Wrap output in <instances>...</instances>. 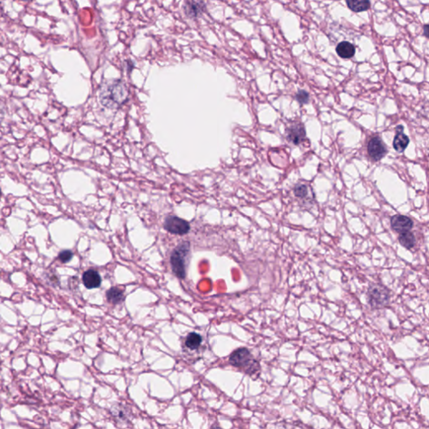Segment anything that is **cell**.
Returning <instances> with one entry per match:
<instances>
[{
    "label": "cell",
    "instance_id": "3957f363",
    "mask_svg": "<svg viewBox=\"0 0 429 429\" xmlns=\"http://www.w3.org/2000/svg\"><path fill=\"white\" fill-rule=\"evenodd\" d=\"M190 251V242H183L173 250L172 253L170 255V264L173 273L179 279L186 278Z\"/></svg>",
    "mask_w": 429,
    "mask_h": 429
},
{
    "label": "cell",
    "instance_id": "7c38bea8",
    "mask_svg": "<svg viewBox=\"0 0 429 429\" xmlns=\"http://www.w3.org/2000/svg\"><path fill=\"white\" fill-rule=\"evenodd\" d=\"M336 53L343 59H350L356 54V47L349 41H342L336 46Z\"/></svg>",
    "mask_w": 429,
    "mask_h": 429
},
{
    "label": "cell",
    "instance_id": "5b68a950",
    "mask_svg": "<svg viewBox=\"0 0 429 429\" xmlns=\"http://www.w3.org/2000/svg\"><path fill=\"white\" fill-rule=\"evenodd\" d=\"M163 228L172 234L182 236L190 232L191 225L184 219L176 215H169L163 221Z\"/></svg>",
    "mask_w": 429,
    "mask_h": 429
},
{
    "label": "cell",
    "instance_id": "9a60e30c",
    "mask_svg": "<svg viewBox=\"0 0 429 429\" xmlns=\"http://www.w3.org/2000/svg\"><path fill=\"white\" fill-rule=\"evenodd\" d=\"M202 343V337L198 333H190L185 338L184 345L191 351H196Z\"/></svg>",
    "mask_w": 429,
    "mask_h": 429
},
{
    "label": "cell",
    "instance_id": "8992f818",
    "mask_svg": "<svg viewBox=\"0 0 429 429\" xmlns=\"http://www.w3.org/2000/svg\"><path fill=\"white\" fill-rule=\"evenodd\" d=\"M367 151L369 156L373 161H379L387 154V149L381 138L375 136L370 139L367 144Z\"/></svg>",
    "mask_w": 429,
    "mask_h": 429
},
{
    "label": "cell",
    "instance_id": "5bb4252c",
    "mask_svg": "<svg viewBox=\"0 0 429 429\" xmlns=\"http://www.w3.org/2000/svg\"><path fill=\"white\" fill-rule=\"evenodd\" d=\"M348 8L356 13L364 12L371 8V2L367 0H348Z\"/></svg>",
    "mask_w": 429,
    "mask_h": 429
},
{
    "label": "cell",
    "instance_id": "ffe728a7",
    "mask_svg": "<svg viewBox=\"0 0 429 429\" xmlns=\"http://www.w3.org/2000/svg\"><path fill=\"white\" fill-rule=\"evenodd\" d=\"M295 98L300 104H307L309 102V94L305 90H299L296 93Z\"/></svg>",
    "mask_w": 429,
    "mask_h": 429
},
{
    "label": "cell",
    "instance_id": "30bf717a",
    "mask_svg": "<svg viewBox=\"0 0 429 429\" xmlns=\"http://www.w3.org/2000/svg\"><path fill=\"white\" fill-rule=\"evenodd\" d=\"M82 283L88 289H93L101 286L102 278L97 271L89 269L82 274Z\"/></svg>",
    "mask_w": 429,
    "mask_h": 429
},
{
    "label": "cell",
    "instance_id": "52a82bcc",
    "mask_svg": "<svg viewBox=\"0 0 429 429\" xmlns=\"http://www.w3.org/2000/svg\"><path fill=\"white\" fill-rule=\"evenodd\" d=\"M413 225V221L408 215L395 214L391 218V227L394 232L399 234L411 232Z\"/></svg>",
    "mask_w": 429,
    "mask_h": 429
},
{
    "label": "cell",
    "instance_id": "6da1fadb",
    "mask_svg": "<svg viewBox=\"0 0 429 429\" xmlns=\"http://www.w3.org/2000/svg\"><path fill=\"white\" fill-rule=\"evenodd\" d=\"M127 85L121 80L106 82L100 90L99 99L103 106L108 108L120 107L128 98Z\"/></svg>",
    "mask_w": 429,
    "mask_h": 429
},
{
    "label": "cell",
    "instance_id": "ba28073f",
    "mask_svg": "<svg viewBox=\"0 0 429 429\" xmlns=\"http://www.w3.org/2000/svg\"><path fill=\"white\" fill-rule=\"evenodd\" d=\"M287 139L289 142L295 145H299L306 139L305 127L304 124H297L288 127L287 130Z\"/></svg>",
    "mask_w": 429,
    "mask_h": 429
},
{
    "label": "cell",
    "instance_id": "277c9868",
    "mask_svg": "<svg viewBox=\"0 0 429 429\" xmlns=\"http://www.w3.org/2000/svg\"><path fill=\"white\" fill-rule=\"evenodd\" d=\"M391 292L382 284H371L367 290V302L372 309H381L390 304Z\"/></svg>",
    "mask_w": 429,
    "mask_h": 429
},
{
    "label": "cell",
    "instance_id": "8fae6325",
    "mask_svg": "<svg viewBox=\"0 0 429 429\" xmlns=\"http://www.w3.org/2000/svg\"><path fill=\"white\" fill-rule=\"evenodd\" d=\"M403 130H404L403 126L398 125L396 128V136L394 137L393 139V148L399 153L404 151L406 148H408L410 142L409 138L403 133Z\"/></svg>",
    "mask_w": 429,
    "mask_h": 429
},
{
    "label": "cell",
    "instance_id": "d6986e66",
    "mask_svg": "<svg viewBox=\"0 0 429 429\" xmlns=\"http://www.w3.org/2000/svg\"><path fill=\"white\" fill-rule=\"evenodd\" d=\"M73 256H74V254L71 250H63L58 254L57 258L61 263L65 264V263H69L70 261L72 259Z\"/></svg>",
    "mask_w": 429,
    "mask_h": 429
},
{
    "label": "cell",
    "instance_id": "7a4b0ae2",
    "mask_svg": "<svg viewBox=\"0 0 429 429\" xmlns=\"http://www.w3.org/2000/svg\"><path fill=\"white\" fill-rule=\"evenodd\" d=\"M229 362L232 366L241 369L251 376L258 375V372H260V364L248 348H239L233 351L229 357Z\"/></svg>",
    "mask_w": 429,
    "mask_h": 429
},
{
    "label": "cell",
    "instance_id": "44dd1931",
    "mask_svg": "<svg viewBox=\"0 0 429 429\" xmlns=\"http://www.w3.org/2000/svg\"><path fill=\"white\" fill-rule=\"evenodd\" d=\"M423 35L426 37H429V25L426 24L423 28Z\"/></svg>",
    "mask_w": 429,
    "mask_h": 429
},
{
    "label": "cell",
    "instance_id": "4fadbf2b",
    "mask_svg": "<svg viewBox=\"0 0 429 429\" xmlns=\"http://www.w3.org/2000/svg\"><path fill=\"white\" fill-rule=\"evenodd\" d=\"M107 299L112 304H119L124 301V294L123 290L117 287H112L107 291Z\"/></svg>",
    "mask_w": 429,
    "mask_h": 429
},
{
    "label": "cell",
    "instance_id": "9c48e42d",
    "mask_svg": "<svg viewBox=\"0 0 429 429\" xmlns=\"http://www.w3.org/2000/svg\"><path fill=\"white\" fill-rule=\"evenodd\" d=\"M206 10V3L202 1H186L184 4V14L190 18H198Z\"/></svg>",
    "mask_w": 429,
    "mask_h": 429
},
{
    "label": "cell",
    "instance_id": "ac0fdd59",
    "mask_svg": "<svg viewBox=\"0 0 429 429\" xmlns=\"http://www.w3.org/2000/svg\"><path fill=\"white\" fill-rule=\"evenodd\" d=\"M293 193L297 198L304 199L308 197V187L305 184H298L293 188Z\"/></svg>",
    "mask_w": 429,
    "mask_h": 429
},
{
    "label": "cell",
    "instance_id": "7402d4cb",
    "mask_svg": "<svg viewBox=\"0 0 429 429\" xmlns=\"http://www.w3.org/2000/svg\"><path fill=\"white\" fill-rule=\"evenodd\" d=\"M222 429L221 427L217 426V425H214V426L212 427V429Z\"/></svg>",
    "mask_w": 429,
    "mask_h": 429
},
{
    "label": "cell",
    "instance_id": "2e32d148",
    "mask_svg": "<svg viewBox=\"0 0 429 429\" xmlns=\"http://www.w3.org/2000/svg\"><path fill=\"white\" fill-rule=\"evenodd\" d=\"M398 242L401 245L408 250H411L416 245V237L411 232L399 234Z\"/></svg>",
    "mask_w": 429,
    "mask_h": 429
},
{
    "label": "cell",
    "instance_id": "e0dca14e",
    "mask_svg": "<svg viewBox=\"0 0 429 429\" xmlns=\"http://www.w3.org/2000/svg\"><path fill=\"white\" fill-rule=\"evenodd\" d=\"M111 412H112V415L117 419H118L119 421H123V422L127 421L128 417H129L128 410L126 409L125 407L120 405V404H116V405L113 406L112 409H111Z\"/></svg>",
    "mask_w": 429,
    "mask_h": 429
}]
</instances>
